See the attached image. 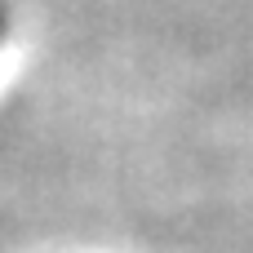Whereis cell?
Wrapping results in <instances>:
<instances>
[{"label":"cell","mask_w":253,"mask_h":253,"mask_svg":"<svg viewBox=\"0 0 253 253\" xmlns=\"http://www.w3.org/2000/svg\"><path fill=\"white\" fill-rule=\"evenodd\" d=\"M9 31H13V9H9V0H0V49L9 44Z\"/></svg>","instance_id":"cell-1"}]
</instances>
